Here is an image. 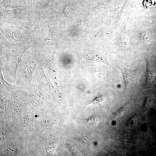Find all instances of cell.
<instances>
[{
    "label": "cell",
    "mask_w": 156,
    "mask_h": 156,
    "mask_svg": "<svg viewBox=\"0 0 156 156\" xmlns=\"http://www.w3.org/2000/svg\"><path fill=\"white\" fill-rule=\"evenodd\" d=\"M5 139V135L2 131L1 130L0 132V140L2 141L4 140Z\"/></svg>",
    "instance_id": "obj_11"
},
{
    "label": "cell",
    "mask_w": 156,
    "mask_h": 156,
    "mask_svg": "<svg viewBox=\"0 0 156 156\" xmlns=\"http://www.w3.org/2000/svg\"><path fill=\"white\" fill-rule=\"evenodd\" d=\"M146 77L148 81H152L153 80L154 77V74L151 71L149 70L148 69H147L146 74Z\"/></svg>",
    "instance_id": "obj_9"
},
{
    "label": "cell",
    "mask_w": 156,
    "mask_h": 156,
    "mask_svg": "<svg viewBox=\"0 0 156 156\" xmlns=\"http://www.w3.org/2000/svg\"><path fill=\"white\" fill-rule=\"evenodd\" d=\"M39 61L36 56L21 60L17 72L18 83L23 85L31 83Z\"/></svg>",
    "instance_id": "obj_1"
},
{
    "label": "cell",
    "mask_w": 156,
    "mask_h": 156,
    "mask_svg": "<svg viewBox=\"0 0 156 156\" xmlns=\"http://www.w3.org/2000/svg\"><path fill=\"white\" fill-rule=\"evenodd\" d=\"M40 62L43 64L44 66L47 67L48 70L50 75L53 79L56 78V71L54 61L52 59L44 60L43 61H40Z\"/></svg>",
    "instance_id": "obj_4"
},
{
    "label": "cell",
    "mask_w": 156,
    "mask_h": 156,
    "mask_svg": "<svg viewBox=\"0 0 156 156\" xmlns=\"http://www.w3.org/2000/svg\"><path fill=\"white\" fill-rule=\"evenodd\" d=\"M105 101L104 97H102L100 98H96L92 101L91 102L92 104L98 105L99 106H101L104 103Z\"/></svg>",
    "instance_id": "obj_8"
},
{
    "label": "cell",
    "mask_w": 156,
    "mask_h": 156,
    "mask_svg": "<svg viewBox=\"0 0 156 156\" xmlns=\"http://www.w3.org/2000/svg\"><path fill=\"white\" fill-rule=\"evenodd\" d=\"M0 81L1 88H3L6 90L16 89L19 88V87L14 85L8 83L3 78L2 72V67L1 66L0 70Z\"/></svg>",
    "instance_id": "obj_5"
},
{
    "label": "cell",
    "mask_w": 156,
    "mask_h": 156,
    "mask_svg": "<svg viewBox=\"0 0 156 156\" xmlns=\"http://www.w3.org/2000/svg\"><path fill=\"white\" fill-rule=\"evenodd\" d=\"M51 34V32L49 31V34L45 41L46 45L48 46H50L52 45L53 43V36Z\"/></svg>",
    "instance_id": "obj_7"
},
{
    "label": "cell",
    "mask_w": 156,
    "mask_h": 156,
    "mask_svg": "<svg viewBox=\"0 0 156 156\" xmlns=\"http://www.w3.org/2000/svg\"><path fill=\"white\" fill-rule=\"evenodd\" d=\"M31 47L21 52L14 53L10 58L7 59L4 64L1 65L4 75L8 77L10 80L14 81L17 79L18 69L22 56L26 51Z\"/></svg>",
    "instance_id": "obj_2"
},
{
    "label": "cell",
    "mask_w": 156,
    "mask_h": 156,
    "mask_svg": "<svg viewBox=\"0 0 156 156\" xmlns=\"http://www.w3.org/2000/svg\"><path fill=\"white\" fill-rule=\"evenodd\" d=\"M11 148H8L7 151V153L9 155L13 156L15 155V151Z\"/></svg>",
    "instance_id": "obj_10"
},
{
    "label": "cell",
    "mask_w": 156,
    "mask_h": 156,
    "mask_svg": "<svg viewBox=\"0 0 156 156\" xmlns=\"http://www.w3.org/2000/svg\"><path fill=\"white\" fill-rule=\"evenodd\" d=\"M97 118L95 116H92L89 118L82 119L86 122L87 124L91 126L94 127L97 124Z\"/></svg>",
    "instance_id": "obj_6"
},
{
    "label": "cell",
    "mask_w": 156,
    "mask_h": 156,
    "mask_svg": "<svg viewBox=\"0 0 156 156\" xmlns=\"http://www.w3.org/2000/svg\"><path fill=\"white\" fill-rule=\"evenodd\" d=\"M123 74L125 83L129 85H134L139 81L141 71L140 69L132 70L120 68Z\"/></svg>",
    "instance_id": "obj_3"
}]
</instances>
